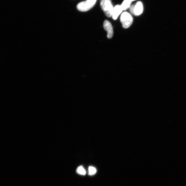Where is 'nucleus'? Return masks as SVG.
I'll return each mask as SVG.
<instances>
[{"label": "nucleus", "instance_id": "obj_1", "mask_svg": "<svg viewBox=\"0 0 186 186\" xmlns=\"http://www.w3.org/2000/svg\"><path fill=\"white\" fill-rule=\"evenodd\" d=\"M100 5L107 17H112L113 7L111 0H100Z\"/></svg>", "mask_w": 186, "mask_h": 186}, {"label": "nucleus", "instance_id": "obj_2", "mask_svg": "<svg viewBox=\"0 0 186 186\" xmlns=\"http://www.w3.org/2000/svg\"><path fill=\"white\" fill-rule=\"evenodd\" d=\"M97 0H87L86 1L81 2L77 5L78 10L85 12L88 11L92 8L96 2Z\"/></svg>", "mask_w": 186, "mask_h": 186}, {"label": "nucleus", "instance_id": "obj_3", "mask_svg": "<svg viewBox=\"0 0 186 186\" xmlns=\"http://www.w3.org/2000/svg\"><path fill=\"white\" fill-rule=\"evenodd\" d=\"M120 21L124 28H128L132 24L133 18L132 16L129 13L124 12L121 16Z\"/></svg>", "mask_w": 186, "mask_h": 186}, {"label": "nucleus", "instance_id": "obj_4", "mask_svg": "<svg viewBox=\"0 0 186 186\" xmlns=\"http://www.w3.org/2000/svg\"><path fill=\"white\" fill-rule=\"evenodd\" d=\"M129 8L130 12L135 16L141 15L143 10L142 3L140 1L137 2L135 5H131Z\"/></svg>", "mask_w": 186, "mask_h": 186}, {"label": "nucleus", "instance_id": "obj_5", "mask_svg": "<svg viewBox=\"0 0 186 186\" xmlns=\"http://www.w3.org/2000/svg\"><path fill=\"white\" fill-rule=\"evenodd\" d=\"M103 27L107 32V37L109 39L112 38L113 34V29L112 24L107 20L103 22Z\"/></svg>", "mask_w": 186, "mask_h": 186}, {"label": "nucleus", "instance_id": "obj_6", "mask_svg": "<svg viewBox=\"0 0 186 186\" xmlns=\"http://www.w3.org/2000/svg\"><path fill=\"white\" fill-rule=\"evenodd\" d=\"M123 11L121 5H117L116 6L113 8L112 13V16L114 20H116Z\"/></svg>", "mask_w": 186, "mask_h": 186}, {"label": "nucleus", "instance_id": "obj_7", "mask_svg": "<svg viewBox=\"0 0 186 186\" xmlns=\"http://www.w3.org/2000/svg\"><path fill=\"white\" fill-rule=\"evenodd\" d=\"M136 0H124L121 5L123 11H126L129 8L131 2Z\"/></svg>", "mask_w": 186, "mask_h": 186}, {"label": "nucleus", "instance_id": "obj_8", "mask_svg": "<svg viewBox=\"0 0 186 186\" xmlns=\"http://www.w3.org/2000/svg\"><path fill=\"white\" fill-rule=\"evenodd\" d=\"M76 171L78 174L82 175H85L86 173L85 169L82 166H80L78 167Z\"/></svg>", "mask_w": 186, "mask_h": 186}, {"label": "nucleus", "instance_id": "obj_9", "mask_svg": "<svg viewBox=\"0 0 186 186\" xmlns=\"http://www.w3.org/2000/svg\"><path fill=\"white\" fill-rule=\"evenodd\" d=\"M89 174L90 175H93L95 174L97 172V169L95 168L93 166H89L88 169Z\"/></svg>", "mask_w": 186, "mask_h": 186}]
</instances>
